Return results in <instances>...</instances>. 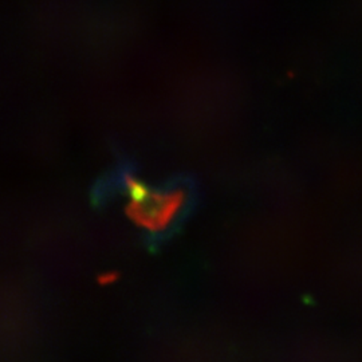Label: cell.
<instances>
[{
    "instance_id": "6da1fadb",
    "label": "cell",
    "mask_w": 362,
    "mask_h": 362,
    "mask_svg": "<svg viewBox=\"0 0 362 362\" xmlns=\"http://www.w3.org/2000/svg\"><path fill=\"white\" fill-rule=\"evenodd\" d=\"M127 188L130 194V219L151 233L169 228L185 203V192L179 188L167 192L152 191L129 176H127Z\"/></svg>"
}]
</instances>
